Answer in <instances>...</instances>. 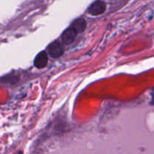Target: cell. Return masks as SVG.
Returning <instances> with one entry per match:
<instances>
[{
    "instance_id": "1",
    "label": "cell",
    "mask_w": 154,
    "mask_h": 154,
    "mask_svg": "<svg viewBox=\"0 0 154 154\" xmlns=\"http://www.w3.org/2000/svg\"><path fill=\"white\" fill-rule=\"evenodd\" d=\"M106 10V4L101 0H96L89 8L88 12L93 16L102 14Z\"/></svg>"
},
{
    "instance_id": "2",
    "label": "cell",
    "mask_w": 154,
    "mask_h": 154,
    "mask_svg": "<svg viewBox=\"0 0 154 154\" xmlns=\"http://www.w3.org/2000/svg\"><path fill=\"white\" fill-rule=\"evenodd\" d=\"M48 51L53 58H58L64 54V48L58 42H54L51 43L48 47Z\"/></svg>"
},
{
    "instance_id": "3",
    "label": "cell",
    "mask_w": 154,
    "mask_h": 154,
    "mask_svg": "<svg viewBox=\"0 0 154 154\" xmlns=\"http://www.w3.org/2000/svg\"><path fill=\"white\" fill-rule=\"evenodd\" d=\"M77 34H78V32L72 26H70L63 32V35L61 36L62 42L66 45H70L75 40L77 37Z\"/></svg>"
},
{
    "instance_id": "4",
    "label": "cell",
    "mask_w": 154,
    "mask_h": 154,
    "mask_svg": "<svg viewBox=\"0 0 154 154\" xmlns=\"http://www.w3.org/2000/svg\"><path fill=\"white\" fill-rule=\"evenodd\" d=\"M48 62V54H47V53L45 51H42V52L39 53L36 56L34 61V65L38 69H43V68H45L47 66Z\"/></svg>"
},
{
    "instance_id": "5",
    "label": "cell",
    "mask_w": 154,
    "mask_h": 154,
    "mask_svg": "<svg viewBox=\"0 0 154 154\" xmlns=\"http://www.w3.org/2000/svg\"><path fill=\"white\" fill-rule=\"evenodd\" d=\"M71 26L78 33L83 32L87 27V22L84 18H78L74 21Z\"/></svg>"
}]
</instances>
